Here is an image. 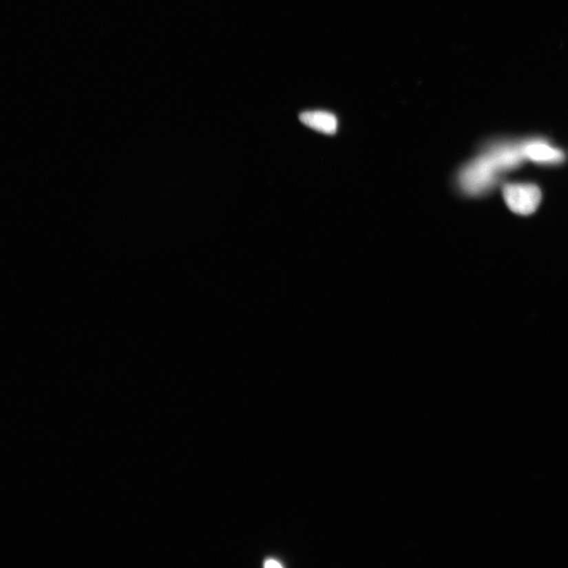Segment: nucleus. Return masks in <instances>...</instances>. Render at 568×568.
Here are the masks:
<instances>
[{
    "label": "nucleus",
    "instance_id": "f257e3e1",
    "mask_svg": "<svg viewBox=\"0 0 568 568\" xmlns=\"http://www.w3.org/2000/svg\"><path fill=\"white\" fill-rule=\"evenodd\" d=\"M507 171L495 149L490 146L461 167L456 185L467 196H480L494 187L500 171Z\"/></svg>",
    "mask_w": 568,
    "mask_h": 568
},
{
    "label": "nucleus",
    "instance_id": "f03ea898",
    "mask_svg": "<svg viewBox=\"0 0 568 568\" xmlns=\"http://www.w3.org/2000/svg\"><path fill=\"white\" fill-rule=\"evenodd\" d=\"M503 196L513 213L521 215L532 214L542 201V191L533 183H507L503 187Z\"/></svg>",
    "mask_w": 568,
    "mask_h": 568
},
{
    "label": "nucleus",
    "instance_id": "7ed1b4c3",
    "mask_svg": "<svg viewBox=\"0 0 568 568\" xmlns=\"http://www.w3.org/2000/svg\"><path fill=\"white\" fill-rule=\"evenodd\" d=\"M523 151L525 158L538 165H559L565 160V155L560 149L542 140H532L523 145Z\"/></svg>",
    "mask_w": 568,
    "mask_h": 568
},
{
    "label": "nucleus",
    "instance_id": "20e7f679",
    "mask_svg": "<svg viewBox=\"0 0 568 568\" xmlns=\"http://www.w3.org/2000/svg\"><path fill=\"white\" fill-rule=\"evenodd\" d=\"M299 120L308 127L318 132L333 134L337 132L339 123L337 116L326 111H309L300 114Z\"/></svg>",
    "mask_w": 568,
    "mask_h": 568
},
{
    "label": "nucleus",
    "instance_id": "39448f33",
    "mask_svg": "<svg viewBox=\"0 0 568 568\" xmlns=\"http://www.w3.org/2000/svg\"><path fill=\"white\" fill-rule=\"evenodd\" d=\"M264 567L266 568H280L283 567V565L277 560L269 558L264 560Z\"/></svg>",
    "mask_w": 568,
    "mask_h": 568
}]
</instances>
